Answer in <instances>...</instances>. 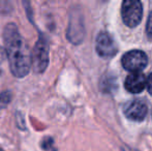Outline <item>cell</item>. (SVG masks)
Returning <instances> with one entry per match:
<instances>
[{"instance_id": "6da1fadb", "label": "cell", "mask_w": 152, "mask_h": 151, "mask_svg": "<svg viewBox=\"0 0 152 151\" xmlns=\"http://www.w3.org/2000/svg\"><path fill=\"white\" fill-rule=\"evenodd\" d=\"M3 42L12 74L16 78L26 77L31 69V52L15 23L4 27Z\"/></svg>"}, {"instance_id": "7a4b0ae2", "label": "cell", "mask_w": 152, "mask_h": 151, "mask_svg": "<svg viewBox=\"0 0 152 151\" xmlns=\"http://www.w3.org/2000/svg\"><path fill=\"white\" fill-rule=\"evenodd\" d=\"M49 65V42L42 34L31 50V67L34 73L42 74Z\"/></svg>"}, {"instance_id": "8992f818", "label": "cell", "mask_w": 152, "mask_h": 151, "mask_svg": "<svg viewBox=\"0 0 152 151\" xmlns=\"http://www.w3.org/2000/svg\"><path fill=\"white\" fill-rule=\"evenodd\" d=\"M124 115L129 120L132 121H142L145 119L148 113L147 106L141 101H130L124 105L123 108Z\"/></svg>"}, {"instance_id": "5b68a950", "label": "cell", "mask_w": 152, "mask_h": 151, "mask_svg": "<svg viewBox=\"0 0 152 151\" xmlns=\"http://www.w3.org/2000/svg\"><path fill=\"white\" fill-rule=\"evenodd\" d=\"M96 52L99 56L104 58L113 57L117 52V47L114 39L109 33L100 32L96 38Z\"/></svg>"}, {"instance_id": "277c9868", "label": "cell", "mask_w": 152, "mask_h": 151, "mask_svg": "<svg viewBox=\"0 0 152 151\" xmlns=\"http://www.w3.org/2000/svg\"><path fill=\"white\" fill-rule=\"evenodd\" d=\"M121 62L126 71H132V73H140L146 67L148 59L144 52L139 50H132L123 55Z\"/></svg>"}, {"instance_id": "ba28073f", "label": "cell", "mask_w": 152, "mask_h": 151, "mask_svg": "<svg viewBox=\"0 0 152 151\" xmlns=\"http://www.w3.org/2000/svg\"><path fill=\"white\" fill-rule=\"evenodd\" d=\"M12 97V94L10 91H3L2 93H0V112L10 105Z\"/></svg>"}, {"instance_id": "9c48e42d", "label": "cell", "mask_w": 152, "mask_h": 151, "mask_svg": "<svg viewBox=\"0 0 152 151\" xmlns=\"http://www.w3.org/2000/svg\"><path fill=\"white\" fill-rule=\"evenodd\" d=\"M146 32L149 38H152V12L149 15L148 21H147V26H146Z\"/></svg>"}, {"instance_id": "7c38bea8", "label": "cell", "mask_w": 152, "mask_h": 151, "mask_svg": "<svg viewBox=\"0 0 152 151\" xmlns=\"http://www.w3.org/2000/svg\"><path fill=\"white\" fill-rule=\"evenodd\" d=\"M147 89H148V92L152 95V74L147 78Z\"/></svg>"}, {"instance_id": "8fae6325", "label": "cell", "mask_w": 152, "mask_h": 151, "mask_svg": "<svg viewBox=\"0 0 152 151\" xmlns=\"http://www.w3.org/2000/svg\"><path fill=\"white\" fill-rule=\"evenodd\" d=\"M5 58H7L6 57V52L5 50H4V48H2L1 46H0V66H1L2 63L5 61ZM1 73V71H0Z\"/></svg>"}, {"instance_id": "3957f363", "label": "cell", "mask_w": 152, "mask_h": 151, "mask_svg": "<svg viewBox=\"0 0 152 151\" xmlns=\"http://www.w3.org/2000/svg\"><path fill=\"white\" fill-rule=\"evenodd\" d=\"M121 15L124 24L132 28L137 27L142 20V3L138 0H125L122 3Z\"/></svg>"}, {"instance_id": "52a82bcc", "label": "cell", "mask_w": 152, "mask_h": 151, "mask_svg": "<svg viewBox=\"0 0 152 151\" xmlns=\"http://www.w3.org/2000/svg\"><path fill=\"white\" fill-rule=\"evenodd\" d=\"M124 86L130 93H140L147 87V79L141 73H132L125 79Z\"/></svg>"}, {"instance_id": "30bf717a", "label": "cell", "mask_w": 152, "mask_h": 151, "mask_svg": "<svg viewBox=\"0 0 152 151\" xmlns=\"http://www.w3.org/2000/svg\"><path fill=\"white\" fill-rule=\"evenodd\" d=\"M52 145H53V140L51 139V138H46V139L44 140V142H42V148H44L45 150H49Z\"/></svg>"}]
</instances>
